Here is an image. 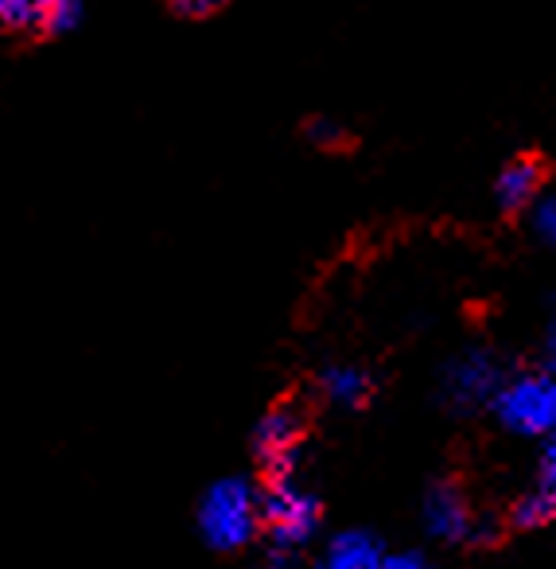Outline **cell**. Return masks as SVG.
I'll return each instance as SVG.
<instances>
[{
	"label": "cell",
	"mask_w": 556,
	"mask_h": 569,
	"mask_svg": "<svg viewBox=\"0 0 556 569\" xmlns=\"http://www.w3.org/2000/svg\"><path fill=\"white\" fill-rule=\"evenodd\" d=\"M540 371L556 375V293L548 301V325H545V336H540Z\"/></svg>",
	"instance_id": "2e32d148"
},
{
	"label": "cell",
	"mask_w": 556,
	"mask_h": 569,
	"mask_svg": "<svg viewBox=\"0 0 556 569\" xmlns=\"http://www.w3.org/2000/svg\"><path fill=\"white\" fill-rule=\"evenodd\" d=\"M307 441V418L296 402H276L265 410V418L253 429V452L261 460L265 480H281V476H296L300 457H304Z\"/></svg>",
	"instance_id": "5b68a950"
},
{
	"label": "cell",
	"mask_w": 556,
	"mask_h": 569,
	"mask_svg": "<svg viewBox=\"0 0 556 569\" xmlns=\"http://www.w3.org/2000/svg\"><path fill=\"white\" fill-rule=\"evenodd\" d=\"M323 527L320 499L300 488L296 476L269 480L261 491V530L269 535L265 569H296L304 561L307 542H315Z\"/></svg>",
	"instance_id": "6da1fadb"
},
{
	"label": "cell",
	"mask_w": 556,
	"mask_h": 569,
	"mask_svg": "<svg viewBox=\"0 0 556 569\" xmlns=\"http://www.w3.org/2000/svg\"><path fill=\"white\" fill-rule=\"evenodd\" d=\"M87 17V0H48V17H43V32L67 36L82 24Z\"/></svg>",
	"instance_id": "7c38bea8"
},
{
	"label": "cell",
	"mask_w": 556,
	"mask_h": 569,
	"mask_svg": "<svg viewBox=\"0 0 556 569\" xmlns=\"http://www.w3.org/2000/svg\"><path fill=\"white\" fill-rule=\"evenodd\" d=\"M491 410L502 429L517 437H553L556 433V375L548 371H509Z\"/></svg>",
	"instance_id": "3957f363"
},
{
	"label": "cell",
	"mask_w": 556,
	"mask_h": 569,
	"mask_svg": "<svg viewBox=\"0 0 556 569\" xmlns=\"http://www.w3.org/2000/svg\"><path fill=\"white\" fill-rule=\"evenodd\" d=\"M475 519L478 515L471 511L467 491H463L455 480H436L428 491H424L421 522H424V530H428V538H436V542L467 546L471 530H475Z\"/></svg>",
	"instance_id": "8992f818"
},
{
	"label": "cell",
	"mask_w": 556,
	"mask_h": 569,
	"mask_svg": "<svg viewBox=\"0 0 556 569\" xmlns=\"http://www.w3.org/2000/svg\"><path fill=\"white\" fill-rule=\"evenodd\" d=\"M548 164L537 152H517L502 164L498 180H494V203L502 214H522L533 207V199L545 196Z\"/></svg>",
	"instance_id": "52a82bcc"
},
{
	"label": "cell",
	"mask_w": 556,
	"mask_h": 569,
	"mask_svg": "<svg viewBox=\"0 0 556 569\" xmlns=\"http://www.w3.org/2000/svg\"><path fill=\"white\" fill-rule=\"evenodd\" d=\"M307 141L323 152H338L351 144V133H346V126H338L335 118H312L307 121Z\"/></svg>",
	"instance_id": "4fadbf2b"
},
{
	"label": "cell",
	"mask_w": 556,
	"mask_h": 569,
	"mask_svg": "<svg viewBox=\"0 0 556 569\" xmlns=\"http://www.w3.org/2000/svg\"><path fill=\"white\" fill-rule=\"evenodd\" d=\"M195 527L211 550H245L261 535V491L245 476L214 480L199 499Z\"/></svg>",
	"instance_id": "7a4b0ae2"
},
{
	"label": "cell",
	"mask_w": 556,
	"mask_h": 569,
	"mask_svg": "<svg viewBox=\"0 0 556 569\" xmlns=\"http://www.w3.org/2000/svg\"><path fill=\"white\" fill-rule=\"evenodd\" d=\"M506 367L494 351L486 348H467L455 359H447L439 371V398L447 410L467 413L478 406H491V398L498 395V387L506 382Z\"/></svg>",
	"instance_id": "277c9868"
},
{
	"label": "cell",
	"mask_w": 556,
	"mask_h": 569,
	"mask_svg": "<svg viewBox=\"0 0 556 569\" xmlns=\"http://www.w3.org/2000/svg\"><path fill=\"white\" fill-rule=\"evenodd\" d=\"M533 214V238L548 250H556V196H537L529 207Z\"/></svg>",
	"instance_id": "5bb4252c"
},
{
	"label": "cell",
	"mask_w": 556,
	"mask_h": 569,
	"mask_svg": "<svg viewBox=\"0 0 556 569\" xmlns=\"http://www.w3.org/2000/svg\"><path fill=\"white\" fill-rule=\"evenodd\" d=\"M548 522H556V499L540 488L517 496L514 507H509V527L514 530H545Z\"/></svg>",
	"instance_id": "30bf717a"
},
{
	"label": "cell",
	"mask_w": 556,
	"mask_h": 569,
	"mask_svg": "<svg viewBox=\"0 0 556 569\" xmlns=\"http://www.w3.org/2000/svg\"><path fill=\"white\" fill-rule=\"evenodd\" d=\"M382 538L370 530H343L327 542L315 561H300L296 569H377L382 566Z\"/></svg>",
	"instance_id": "9c48e42d"
},
{
	"label": "cell",
	"mask_w": 556,
	"mask_h": 569,
	"mask_svg": "<svg viewBox=\"0 0 556 569\" xmlns=\"http://www.w3.org/2000/svg\"><path fill=\"white\" fill-rule=\"evenodd\" d=\"M48 0H0V28L9 32H43Z\"/></svg>",
	"instance_id": "8fae6325"
},
{
	"label": "cell",
	"mask_w": 556,
	"mask_h": 569,
	"mask_svg": "<svg viewBox=\"0 0 556 569\" xmlns=\"http://www.w3.org/2000/svg\"><path fill=\"white\" fill-rule=\"evenodd\" d=\"M315 390H320L323 402H331L335 410H366L377 395V382H374V375L358 363H331L320 371Z\"/></svg>",
	"instance_id": "ba28073f"
},
{
	"label": "cell",
	"mask_w": 556,
	"mask_h": 569,
	"mask_svg": "<svg viewBox=\"0 0 556 569\" xmlns=\"http://www.w3.org/2000/svg\"><path fill=\"white\" fill-rule=\"evenodd\" d=\"M537 488L548 491L556 499V433L545 437V449H540V465H537Z\"/></svg>",
	"instance_id": "9a60e30c"
},
{
	"label": "cell",
	"mask_w": 556,
	"mask_h": 569,
	"mask_svg": "<svg viewBox=\"0 0 556 569\" xmlns=\"http://www.w3.org/2000/svg\"><path fill=\"white\" fill-rule=\"evenodd\" d=\"M222 4H226V0H172V9L180 12V17H211Z\"/></svg>",
	"instance_id": "ac0fdd59"
},
{
	"label": "cell",
	"mask_w": 556,
	"mask_h": 569,
	"mask_svg": "<svg viewBox=\"0 0 556 569\" xmlns=\"http://www.w3.org/2000/svg\"><path fill=\"white\" fill-rule=\"evenodd\" d=\"M377 569H436L421 550H397V553H382V566Z\"/></svg>",
	"instance_id": "e0dca14e"
}]
</instances>
